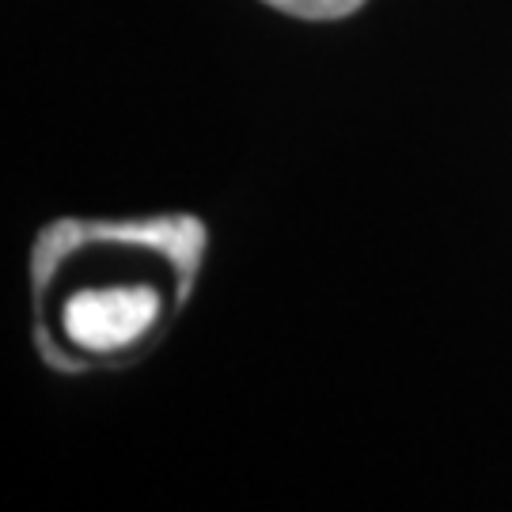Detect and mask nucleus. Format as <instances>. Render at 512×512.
Masks as SVG:
<instances>
[{
    "label": "nucleus",
    "instance_id": "obj_2",
    "mask_svg": "<svg viewBox=\"0 0 512 512\" xmlns=\"http://www.w3.org/2000/svg\"><path fill=\"white\" fill-rule=\"evenodd\" d=\"M266 4L296 19H342L353 16L365 0H266Z\"/></svg>",
    "mask_w": 512,
    "mask_h": 512
},
{
    "label": "nucleus",
    "instance_id": "obj_1",
    "mask_svg": "<svg viewBox=\"0 0 512 512\" xmlns=\"http://www.w3.org/2000/svg\"><path fill=\"white\" fill-rule=\"evenodd\" d=\"M160 296L152 289H110V293H84L69 304V334L88 349L126 346L156 319Z\"/></svg>",
    "mask_w": 512,
    "mask_h": 512
}]
</instances>
